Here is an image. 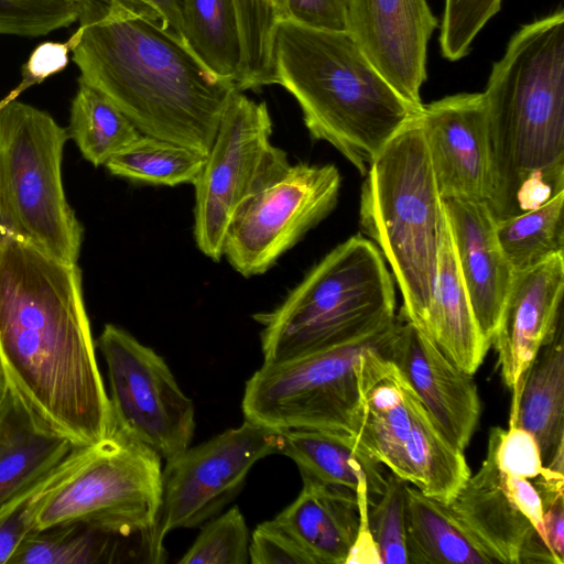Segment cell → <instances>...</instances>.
<instances>
[{"label":"cell","mask_w":564,"mask_h":564,"mask_svg":"<svg viewBox=\"0 0 564 564\" xmlns=\"http://www.w3.org/2000/svg\"><path fill=\"white\" fill-rule=\"evenodd\" d=\"M0 361L29 406L73 444L113 433L80 269L2 230Z\"/></svg>","instance_id":"obj_1"},{"label":"cell","mask_w":564,"mask_h":564,"mask_svg":"<svg viewBox=\"0 0 564 564\" xmlns=\"http://www.w3.org/2000/svg\"><path fill=\"white\" fill-rule=\"evenodd\" d=\"M68 40L80 79L142 135L207 154L235 83L212 74L155 12L132 0H78Z\"/></svg>","instance_id":"obj_2"},{"label":"cell","mask_w":564,"mask_h":564,"mask_svg":"<svg viewBox=\"0 0 564 564\" xmlns=\"http://www.w3.org/2000/svg\"><path fill=\"white\" fill-rule=\"evenodd\" d=\"M496 220L564 191V12L522 25L485 91Z\"/></svg>","instance_id":"obj_3"},{"label":"cell","mask_w":564,"mask_h":564,"mask_svg":"<svg viewBox=\"0 0 564 564\" xmlns=\"http://www.w3.org/2000/svg\"><path fill=\"white\" fill-rule=\"evenodd\" d=\"M272 63L275 84L295 98L311 137L332 144L361 175L422 110L378 73L347 32L283 20Z\"/></svg>","instance_id":"obj_4"},{"label":"cell","mask_w":564,"mask_h":564,"mask_svg":"<svg viewBox=\"0 0 564 564\" xmlns=\"http://www.w3.org/2000/svg\"><path fill=\"white\" fill-rule=\"evenodd\" d=\"M360 195V225L376 242L402 295L400 316L425 329L445 210L419 116L370 163Z\"/></svg>","instance_id":"obj_5"},{"label":"cell","mask_w":564,"mask_h":564,"mask_svg":"<svg viewBox=\"0 0 564 564\" xmlns=\"http://www.w3.org/2000/svg\"><path fill=\"white\" fill-rule=\"evenodd\" d=\"M262 325L263 362H280L379 330L395 318V290L378 247L356 235L330 250Z\"/></svg>","instance_id":"obj_6"},{"label":"cell","mask_w":564,"mask_h":564,"mask_svg":"<svg viewBox=\"0 0 564 564\" xmlns=\"http://www.w3.org/2000/svg\"><path fill=\"white\" fill-rule=\"evenodd\" d=\"M69 138L52 116L9 100L0 106V230L67 263H76L83 227L62 181Z\"/></svg>","instance_id":"obj_7"},{"label":"cell","mask_w":564,"mask_h":564,"mask_svg":"<svg viewBox=\"0 0 564 564\" xmlns=\"http://www.w3.org/2000/svg\"><path fill=\"white\" fill-rule=\"evenodd\" d=\"M383 338L359 360L356 444L409 485L448 503L471 475L466 457L442 433L401 371L381 354Z\"/></svg>","instance_id":"obj_8"},{"label":"cell","mask_w":564,"mask_h":564,"mask_svg":"<svg viewBox=\"0 0 564 564\" xmlns=\"http://www.w3.org/2000/svg\"><path fill=\"white\" fill-rule=\"evenodd\" d=\"M162 471L155 452L115 430L44 495L34 530L80 524L121 535L155 536Z\"/></svg>","instance_id":"obj_9"},{"label":"cell","mask_w":564,"mask_h":564,"mask_svg":"<svg viewBox=\"0 0 564 564\" xmlns=\"http://www.w3.org/2000/svg\"><path fill=\"white\" fill-rule=\"evenodd\" d=\"M395 319L339 345L280 362H263L246 383L241 402L245 419L278 431L319 430L355 437L360 412V357L384 337Z\"/></svg>","instance_id":"obj_10"},{"label":"cell","mask_w":564,"mask_h":564,"mask_svg":"<svg viewBox=\"0 0 564 564\" xmlns=\"http://www.w3.org/2000/svg\"><path fill=\"white\" fill-rule=\"evenodd\" d=\"M272 120L264 101L241 91L230 96L195 187L194 238L206 257L219 261L229 227L268 184L291 165L272 141Z\"/></svg>","instance_id":"obj_11"},{"label":"cell","mask_w":564,"mask_h":564,"mask_svg":"<svg viewBox=\"0 0 564 564\" xmlns=\"http://www.w3.org/2000/svg\"><path fill=\"white\" fill-rule=\"evenodd\" d=\"M96 347L107 365L115 430L165 462L187 449L195 408L165 360L113 324L105 325Z\"/></svg>","instance_id":"obj_12"},{"label":"cell","mask_w":564,"mask_h":564,"mask_svg":"<svg viewBox=\"0 0 564 564\" xmlns=\"http://www.w3.org/2000/svg\"><path fill=\"white\" fill-rule=\"evenodd\" d=\"M340 184L334 164H291L237 214L223 257L246 278L267 272L333 212Z\"/></svg>","instance_id":"obj_13"},{"label":"cell","mask_w":564,"mask_h":564,"mask_svg":"<svg viewBox=\"0 0 564 564\" xmlns=\"http://www.w3.org/2000/svg\"><path fill=\"white\" fill-rule=\"evenodd\" d=\"M282 431L245 420L166 462L155 540L163 545L175 529L194 528L215 517L241 489L253 465L281 454Z\"/></svg>","instance_id":"obj_14"},{"label":"cell","mask_w":564,"mask_h":564,"mask_svg":"<svg viewBox=\"0 0 564 564\" xmlns=\"http://www.w3.org/2000/svg\"><path fill=\"white\" fill-rule=\"evenodd\" d=\"M562 478L547 467L540 476L516 470L487 449L478 471L447 505L497 563L519 564L521 550L534 533L547 545L542 495Z\"/></svg>","instance_id":"obj_15"},{"label":"cell","mask_w":564,"mask_h":564,"mask_svg":"<svg viewBox=\"0 0 564 564\" xmlns=\"http://www.w3.org/2000/svg\"><path fill=\"white\" fill-rule=\"evenodd\" d=\"M438 22L426 0H348V30L371 65L422 108L429 41Z\"/></svg>","instance_id":"obj_16"},{"label":"cell","mask_w":564,"mask_h":564,"mask_svg":"<svg viewBox=\"0 0 564 564\" xmlns=\"http://www.w3.org/2000/svg\"><path fill=\"white\" fill-rule=\"evenodd\" d=\"M379 350L401 371L446 438L464 452L481 411L473 375L453 364L429 337L400 315Z\"/></svg>","instance_id":"obj_17"},{"label":"cell","mask_w":564,"mask_h":564,"mask_svg":"<svg viewBox=\"0 0 564 564\" xmlns=\"http://www.w3.org/2000/svg\"><path fill=\"white\" fill-rule=\"evenodd\" d=\"M442 199L486 202L490 150L482 93H460L423 105L419 115Z\"/></svg>","instance_id":"obj_18"},{"label":"cell","mask_w":564,"mask_h":564,"mask_svg":"<svg viewBox=\"0 0 564 564\" xmlns=\"http://www.w3.org/2000/svg\"><path fill=\"white\" fill-rule=\"evenodd\" d=\"M564 253L514 272L490 339L505 384L511 390L563 322Z\"/></svg>","instance_id":"obj_19"},{"label":"cell","mask_w":564,"mask_h":564,"mask_svg":"<svg viewBox=\"0 0 564 564\" xmlns=\"http://www.w3.org/2000/svg\"><path fill=\"white\" fill-rule=\"evenodd\" d=\"M443 204L475 318L490 344L514 271L500 247L496 219L486 202L447 198Z\"/></svg>","instance_id":"obj_20"},{"label":"cell","mask_w":564,"mask_h":564,"mask_svg":"<svg viewBox=\"0 0 564 564\" xmlns=\"http://www.w3.org/2000/svg\"><path fill=\"white\" fill-rule=\"evenodd\" d=\"M509 425L536 441L543 465L564 474L563 322L511 389Z\"/></svg>","instance_id":"obj_21"},{"label":"cell","mask_w":564,"mask_h":564,"mask_svg":"<svg viewBox=\"0 0 564 564\" xmlns=\"http://www.w3.org/2000/svg\"><path fill=\"white\" fill-rule=\"evenodd\" d=\"M302 480L296 499L273 520L313 564H346L359 527L356 492L308 478Z\"/></svg>","instance_id":"obj_22"},{"label":"cell","mask_w":564,"mask_h":564,"mask_svg":"<svg viewBox=\"0 0 564 564\" xmlns=\"http://www.w3.org/2000/svg\"><path fill=\"white\" fill-rule=\"evenodd\" d=\"M7 382L0 404V507L80 447L51 429Z\"/></svg>","instance_id":"obj_23"},{"label":"cell","mask_w":564,"mask_h":564,"mask_svg":"<svg viewBox=\"0 0 564 564\" xmlns=\"http://www.w3.org/2000/svg\"><path fill=\"white\" fill-rule=\"evenodd\" d=\"M423 334L453 364L470 375L478 370L490 348L471 308L457 263L447 218Z\"/></svg>","instance_id":"obj_24"},{"label":"cell","mask_w":564,"mask_h":564,"mask_svg":"<svg viewBox=\"0 0 564 564\" xmlns=\"http://www.w3.org/2000/svg\"><path fill=\"white\" fill-rule=\"evenodd\" d=\"M281 454L299 467L302 478L348 488L367 489L371 500L384 490L383 466L359 448L355 437L319 430L282 431Z\"/></svg>","instance_id":"obj_25"},{"label":"cell","mask_w":564,"mask_h":564,"mask_svg":"<svg viewBox=\"0 0 564 564\" xmlns=\"http://www.w3.org/2000/svg\"><path fill=\"white\" fill-rule=\"evenodd\" d=\"M408 564L497 563L447 503L405 486Z\"/></svg>","instance_id":"obj_26"},{"label":"cell","mask_w":564,"mask_h":564,"mask_svg":"<svg viewBox=\"0 0 564 564\" xmlns=\"http://www.w3.org/2000/svg\"><path fill=\"white\" fill-rule=\"evenodd\" d=\"M181 39L212 74L238 83L243 47L234 0H183Z\"/></svg>","instance_id":"obj_27"},{"label":"cell","mask_w":564,"mask_h":564,"mask_svg":"<svg viewBox=\"0 0 564 564\" xmlns=\"http://www.w3.org/2000/svg\"><path fill=\"white\" fill-rule=\"evenodd\" d=\"M152 536L154 533L121 535L80 524L33 530L18 546L8 564H93L121 561L139 562L121 549V541ZM156 542V540H155Z\"/></svg>","instance_id":"obj_28"},{"label":"cell","mask_w":564,"mask_h":564,"mask_svg":"<svg viewBox=\"0 0 564 564\" xmlns=\"http://www.w3.org/2000/svg\"><path fill=\"white\" fill-rule=\"evenodd\" d=\"M67 132L94 166L105 165L142 135L115 104L80 78Z\"/></svg>","instance_id":"obj_29"},{"label":"cell","mask_w":564,"mask_h":564,"mask_svg":"<svg viewBox=\"0 0 564 564\" xmlns=\"http://www.w3.org/2000/svg\"><path fill=\"white\" fill-rule=\"evenodd\" d=\"M564 191L538 207L496 220L500 247L514 272L564 253Z\"/></svg>","instance_id":"obj_30"},{"label":"cell","mask_w":564,"mask_h":564,"mask_svg":"<svg viewBox=\"0 0 564 564\" xmlns=\"http://www.w3.org/2000/svg\"><path fill=\"white\" fill-rule=\"evenodd\" d=\"M206 155L172 141L140 135L105 166L117 176L152 185L194 184Z\"/></svg>","instance_id":"obj_31"},{"label":"cell","mask_w":564,"mask_h":564,"mask_svg":"<svg viewBox=\"0 0 564 564\" xmlns=\"http://www.w3.org/2000/svg\"><path fill=\"white\" fill-rule=\"evenodd\" d=\"M241 30L243 62L237 90L275 84L272 50L278 24L286 20L285 0H234Z\"/></svg>","instance_id":"obj_32"},{"label":"cell","mask_w":564,"mask_h":564,"mask_svg":"<svg viewBox=\"0 0 564 564\" xmlns=\"http://www.w3.org/2000/svg\"><path fill=\"white\" fill-rule=\"evenodd\" d=\"M90 449L91 446L77 447L58 466L0 507V564H8L24 538L34 530L35 514L44 495L74 471Z\"/></svg>","instance_id":"obj_33"},{"label":"cell","mask_w":564,"mask_h":564,"mask_svg":"<svg viewBox=\"0 0 564 564\" xmlns=\"http://www.w3.org/2000/svg\"><path fill=\"white\" fill-rule=\"evenodd\" d=\"M250 532L237 506L213 517L178 560V564H247Z\"/></svg>","instance_id":"obj_34"},{"label":"cell","mask_w":564,"mask_h":564,"mask_svg":"<svg viewBox=\"0 0 564 564\" xmlns=\"http://www.w3.org/2000/svg\"><path fill=\"white\" fill-rule=\"evenodd\" d=\"M406 484L394 474L389 473L383 492L368 503L367 523L381 564H408Z\"/></svg>","instance_id":"obj_35"},{"label":"cell","mask_w":564,"mask_h":564,"mask_svg":"<svg viewBox=\"0 0 564 564\" xmlns=\"http://www.w3.org/2000/svg\"><path fill=\"white\" fill-rule=\"evenodd\" d=\"M77 0H0V34L36 37L77 21Z\"/></svg>","instance_id":"obj_36"},{"label":"cell","mask_w":564,"mask_h":564,"mask_svg":"<svg viewBox=\"0 0 564 564\" xmlns=\"http://www.w3.org/2000/svg\"><path fill=\"white\" fill-rule=\"evenodd\" d=\"M502 0H444L438 37L441 54L456 62L470 52L480 30L501 9Z\"/></svg>","instance_id":"obj_37"},{"label":"cell","mask_w":564,"mask_h":564,"mask_svg":"<svg viewBox=\"0 0 564 564\" xmlns=\"http://www.w3.org/2000/svg\"><path fill=\"white\" fill-rule=\"evenodd\" d=\"M249 562L252 564H313L305 551L274 520L260 523L251 533Z\"/></svg>","instance_id":"obj_38"},{"label":"cell","mask_w":564,"mask_h":564,"mask_svg":"<svg viewBox=\"0 0 564 564\" xmlns=\"http://www.w3.org/2000/svg\"><path fill=\"white\" fill-rule=\"evenodd\" d=\"M286 19L319 31L347 32L348 0H285Z\"/></svg>","instance_id":"obj_39"},{"label":"cell","mask_w":564,"mask_h":564,"mask_svg":"<svg viewBox=\"0 0 564 564\" xmlns=\"http://www.w3.org/2000/svg\"><path fill=\"white\" fill-rule=\"evenodd\" d=\"M69 51V41L65 43L45 42L40 44L32 52L24 66V80L19 86L17 93L63 70L68 63Z\"/></svg>","instance_id":"obj_40"},{"label":"cell","mask_w":564,"mask_h":564,"mask_svg":"<svg viewBox=\"0 0 564 564\" xmlns=\"http://www.w3.org/2000/svg\"><path fill=\"white\" fill-rule=\"evenodd\" d=\"M543 527L546 543L557 564L564 563V491L543 498Z\"/></svg>","instance_id":"obj_41"},{"label":"cell","mask_w":564,"mask_h":564,"mask_svg":"<svg viewBox=\"0 0 564 564\" xmlns=\"http://www.w3.org/2000/svg\"><path fill=\"white\" fill-rule=\"evenodd\" d=\"M356 495L359 510V527L346 564H381L367 523V509L371 498L367 489H360Z\"/></svg>","instance_id":"obj_42"},{"label":"cell","mask_w":564,"mask_h":564,"mask_svg":"<svg viewBox=\"0 0 564 564\" xmlns=\"http://www.w3.org/2000/svg\"><path fill=\"white\" fill-rule=\"evenodd\" d=\"M144 4L158 14L163 25L181 37L183 0H132ZM182 40V39H181Z\"/></svg>","instance_id":"obj_43"},{"label":"cell","mask_w":564,"mask_h":564,"mask_svg":"<svg viewBox=\"0 0 564 564\" xmlns=\"http://www.w3.org/2000/svg\"><path fill=\"white\" fill-rule=\"evenodd\" d=\"M7 384H8L7 378H6L1 361H0V404L4 398Z\"/></svg>","instance_id":"obj_44"},{"label":"cell","mask_w":564,"mask_h":564,"mask_svg":"<svg viewBox=\"0 0 564 564\" xmlns=\"http://www.w3.org/2000/svg\"><path fill=\"white\" fill-rule=\"evenodd\" d=\"M78 1V0H77Z\"/></svg>","instance_id":"obj_45"}]
</instances>
